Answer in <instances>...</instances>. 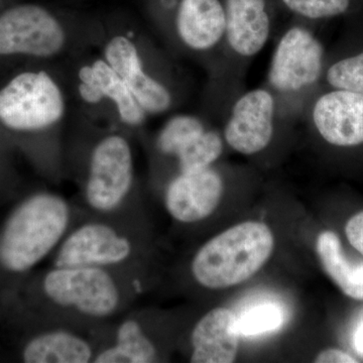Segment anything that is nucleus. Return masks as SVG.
<instances>
[{
    "label": "nucleus",
    "mask_w": 363,
    "mask_h": 363,
    "mask_svg": "<svg viewBox=\"0 0 363 363\" xmlns=\"http://www.w3.org/2000/svg\"><path fill=\"white\" fill-rule=\"evenodd\" d=\"M73 116V133L66 135L65 172L77 185L79 205L86 213L102 216L138 209L133 135Z\"/></svg>",
    "instance_id": "obj_1"
},
{
    "label": "nucleus",
    "mask_w": 363,
    "mask_h": 363,
    "mask_svg": "<svg viewBox=\"0 0 363 363\" xmlns=\"http://www.w3.org/2000/svg\"><path fill=\"white\" fill-rule=\"evenodd\" d=\"M145 269L51 267L40 277V296L50 321L104 331L130 311L145 291Z\"/></svg>",
    "instance_id": "obj_2"
},
{
    "label": "nucleus",
    "mask_w": 363,
    "mask_h": 363,
    "mask_svg": "<svg viewBox=\"0 0 363 363\" xmlns=\"http://www.w3.org/2000/svg\"><path fill=\"white\" fill-rule=\"evenodd\" d=\"M104 18L40 4H21L0 13V58L62 63L96 49Z\"/></svg>",
    "instance_id": "obj_3"
},
{
    "label": "nucleus",
    "mask_w": 363,
    "mask_h": 363,
    "mask_svg": "<svg viewBox=\"0 0 363 363\" xmlns=\"http://www.w3.org/2000/svg\"><path fill=\"white\" fill-rule=\"evenodd\" d=\"M71 108L63 62L21 71L0 88V124L13 133L44 136L64 159Z\"/></svg>",
    "instance_id": "obj_4"
},
{
    "label": "nucleus",
    "mask_w": 363,
    "mask_h": 363,
    "mask_svg": "<svg viewBox=\"0 0 363 363\" xmlns=\"http://www.w3.org/2000/svg\"><path fill=\"white\" fill-rule=\"evenodd\" d=\"M86 212L52 191L28 196L7 217L0 231V267L11 274L30 271L55 250Z\"/></svg>",
    "instance_id": "obj_5"
},
{
    "label": "nucleus",
    "mask_w": 363,
    "mask_h": 363,
    "mask_svg": "<svg viewBox=\"0 0 363 363\" xmlns=\"http://www.w3.org/2000/svg\"><path fill=\"white\" fill-rule=\"evenodd\" d=\"M145 255L138 209L111 216L85 213L52 253L51 267L145 269Z\"/></svg>",
    "instance_id": "obj_6"
},
{
    "label": "nucleus",
    "mask_w": 363,
    "mask_h": 363,
    "mask_svg": "<svg viewBox=\"0 0 363 363\" xmlns=\"http://www.w3.org/2000/svg\"><path fill=\"white\" fill-rule=\"evenodd\" d=\"M63 67L74 113L133 136L145 125L147 112L96 49L67 60Z\"/></svg>",
    "instance_id": "obj_7"
},
{
    "label": "nucleus",
    "mask_w": 363,
    "mask_h": 363,
    "mask_svg": "<svg viewBox=\"0 0 363 363\" xmlns=\"http://www.w3.org/2000/svg\"><path fill=\"white\" fill-rule=\"evenodd\" d=\"M274 247L269 226L262 222H243L200 247L191 262V272L200 286L211 290L236 286L264 267Z\"/></svg>",
    "instance_id": "obj_8"
},
{
    "label": "nucleus",
    "mask_w": 363,
    "mask_h": 363,
    "mask_svg": "<svg viewBox=\"0 0 363 363\" xmlns=\"http://www.w3.org/2000/svg\"><path fill=\"white\" fill-rule=\"evenodd\" d=\"M96 50L123 78L147 116H161L175 102L173 91L152 69L149 45L138 25L128 18H104Z\"/></svg>",
    "instance_id": "obj_9"
},
{
    "label": "nucleus",
    "mask_w": 363,
    "mask_h": 363,
    "mask_svg": "<svg viewBox=\"0 0 363 363\" xmlns=\"http://www.w3.org/2000/svg\"><path fill=\"white\" fill-rule=\"evenodd\" d=\"M324 48L307 28L293 26L279 39L267 79L281 93H298L316 84L323 70Z\"/></svg>",
    "instance_id": "obj_10"
},
{
    "label": "nucleus",
    "mask_w": 363,
    "mask_h": 363,
    "mask_svg": "<svg viewBox=\"0 0 363 363\" xmlns=\"http://www.w3.org/2000/svg\"><path fill=\"white\" fill-rule=\"evenodd\" d=\"M276 101L271 91L257 88L241 95L224 128L229 147L242 155H255L266 149L274 130Z\"/></svg>",
    "instance_id": "obj_11"
},
{
    "label": "nucleus",
    "mask_w": 363,
    "mask_h": 363,
    "mask_svg": "<svg viewBox=\"0 0 363 363\" xmlns=\"http://www.w3.org/2000/svg\"><path fill=\"white\" fill-rule=\"evenodd\" d=\"M47 329L33 336L21 351L26 363H91L94 362L104 332L87 330L51 321Z\"/></svg>",
    "instance_id": "obj_12"
},
{
    "label": "nucleus",
    "mask_w": 363,
    "mask_h": 363,
    "mask_svg": "<svg viewBox=\"0 0 363 363\" xmlns=\"http://www.w3.org/2000/svg\"><path fill=\"white\" fill-rule=\"evenodd\" d=\"M223 180L210 167L192 173H178L167 186L164 205L172 218L196 223L208 218L220 203Z\"/></svg>",
    "instance_id": "obj_13"
},
{
    "label": "nucleus",
    "mask_w": 363,
    "mask_h": 363,
    "mask_svg": "<svg viewBox=\"0 0 363 363\" xmlns=\"http://www.w3.org/2000/svg\"><path fill=\"white\" fill-rule=\"evenodd\" d=\"M312 118L318 133L331 145L363 143V94L337 89L326 93L318 98Z\"/></svg>",
    "instance_id": "obj_14"
},
{
    "label": "nucleus",
    "mask_w": 363,
    "mask_h": 363,
    "mask_svg": "<svg viewBox=\"0 0 363 363\" xmlns=\"http://www.w3.org/2000/svg\"><path fill=\"white\" fill-rule=\"evenodd\" d=\"M173 26L177 39L188 51H211L225 38L224 4L220 0H180Z\"/></svg>",
    "instance_id": "obj_15"
},
{
    "label": "nucleus",
    "mask_w": 363,
    "mask_h": 363,
    "mask_svg": "<svg viewBox=\"0 0 363 363\" xmlns=\"http://www.w3.org/2000/svg\"><path fill=\"white\" fill-rule=\"evenodd\" d=\"M225 38L233 52L242 58L259 54L271 35L266 0H225Z\"/></svg>",
    "instance_id": "obj_16"
},
{
    "label": "nucleus",
    "mask_w": 363,
    "mask_h": 363,
    "mask_svg": "<svg viewBox=\"0 0 363 363\" xmlns=\"http://www.w3.org/2000/svg\"><path fill=\"white\" fill-rule=\"evenodd\" d=\"M236 330V315L225 308H216L204 315L191 333L190 362L193 363H231L240 345Z\"/></svg>",
    "instance_id": "obj_17"
},
{
    "label": "nucleus",
    "mask_w": 363,
    "mask_h": 363,
    "mask_svg": "<svg viewBox=\"0 0 363 363\" xmlns=\"http://www.w3.org/2000/svg\"><path fill=\"white\" fill-rule=\"evenodd\" d=\"M318 257L325 272L348 297L363 300V262L346 257L336 233L324 231L318 236Z\"/></svg>",
    "instance_id": "obj_18"
},
{
    "label": "nucleus",
    "mask_w": 363,
    "mask_h": 363,
    "mask_svg": "<svg viewBox=\"0 0 363 363\" xmlns=\"http://www.w3.org/2000/svg\"><path fill=\"white\" fill-rule=\"evenodd\" d=\"M206 130L202 119L192 114H176L162 126L155 140V149L164 157H176L185 145Z\"/></svg>",
    "instance_id": "obj_19"
},
{
    "label": "nucleus",
    "mask_w": 363,
    "mask_h": 363,
    "mask_svg": "<svg viewBox=\"0 0 363 363\" xmlns=\"http://www.w3.org/2000/svg\"><path fill=\"white\" fill-rule=\"evenodd\" d=\"M223 152V140L216 130H207L191 140L175 157L178 173H192L212 167Z\"/></svg>",
    "instance_id": "obj_20"
},
{
    "label": "nucleus",
    "mask_w": 363,
    "mask_h": 363,
    "mask_svg": "<svg viewBox=\"0 0 363 363\" xmlns=\"http://www.w3.org/2000/svg\"><path fill=\"white\" fill-rule=\"evenodd\" d=\"M285 322V312L274 303H262L236 317L240 337H255L278 330Z\"/></svg>",
    "instance_id": "obj_21"
},
{
    "label": "nucleus",
    "mask_w": 363,
    "mask_h": 363,
    "mask_svg": "<svg viewBox=\"0 0 363 363\" xmlns=\"http://www.w3.org/2000/svg\"><path fill=\"white\" fill-rule=\"evenodd\" d=\"M326 80L335 89L363 94V52L333 64L327 71Z\"/></svg>",
    "instance_id": "obj_22"
},
{
    "label": "nucleus",
    "mask_w": 363,
    "mask_h": 363,
    "mask_svg": "<svg viewBox=\"0 0 363 363\" xmlns=\"http://www.w3.org/2000/svg\"><path fill=\"white\" fill-rule=\"evenodd\" d=\"M286 9L309 20H321L345 13L350 0H281Z\"/></svg>",
    "instance_id": "obj_23"
},
{
    "label": "nucleus",
    "mask_w": 363,
    "mask_h": 363,
    "mask_svg": "<svg viewBox=\"0 0 363 363\" xmlns=\"http://www.w3.org/2000/svg\"><path fill=\"white\" fill-rule=\"evenodd\" d=\"M345 231L350 245L363 255V211L351 217Z\"/></svg>",
    "instance_id": "obj_24"
},
{
    "label": "nucleus",
    "mask_w": 363,
    "mask_h": 363,
    "mask_svg": "<svg viewBox=\"0 0 363 363\" xmlns=\"http://www.w3.org/2000/svg\"><path fill=\"white\" fill-rule=\"evenodd\" d=\"M315 362L317 363H357L354 357L339 350H327L318 354Z\"/></svg>",
    "instance_id": "obj_25"
},
{
    "label": "nucleus",
    "mask_w": 363,
    "mask_h": 363,
    "mask_svg": "<svg viewBox=\"0 0 363 363\" xmlns=\"http://www.w3.org/2000/svg\"><path fill=\"white\" fill-rule=\"evenodd\" d=\"M353 346H354L358 354L363 357V320L359 326L357 327L354 336H353Z\"/></svg>",
    "instance_id": "obj_26"
}]
</instances>
